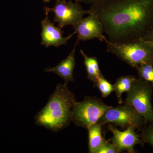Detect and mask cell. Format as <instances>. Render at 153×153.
<instances>
[{
	"mask_svg": "<svg viewBox=\"0 0 153 153\" xmlns=\"http://www.w3.org/2000/svg\"><path fill=\"white\" fill-rule=\"evenodd\" d=\"M108 52L112 53L132 68L146 63L153 65V45L142 38L123 43H113L103 38Z\"/></svg>",
	"mask_w": 153,
	"mask_h": 153,
	"instance_id": "3957f363",
	"label": "cell"
},
{
	"mask_svg": "<svg viewBox=\"0 0 153 153\" xmlns=\"http://www.w3.org/2000/svg\"><path fill=\"white\" fill-rule=\"evenodd\" d=\"M112 106L104 103L100 99L85 97L82 101L75 103L71 112V121L77 126L87 129L97 123L107 111Z\"/></svg>",
	"mask_w": 153,
	"mask_h": 153,
	"instance_id": "5b68a950",
	"label": "cell"
},
{
	"mask_svg": "<svg viewBox=\"0 0 153 153\" xmlns=\"http://www.w3.org/2000/svg\"><path fill=\"white\" fill-rule=\"evenodd\" d=\"M140 77L153 85V65L151 63L142 64L135 68Z\"/></svg>",
	"mask_w": 153,
	"mask_h": 153,
	"instance_id": "2e32d148",
	"label": "cell"
},
{
	"mask_svg": "<svg viewBox=\"0 0 153 153\" xmlns=\"http://www.w3.org/2000/svg\"><path fill=\"white\" fill-rule=\"evenodd\" d=\"M97 123L102 126L112 124L123 128L133 127L136 129L142 128L146 123L142 117L134 108L126 104L110 108Z\"/></svg>",
	"mask_w": 153,
	"mask_h": 153,
	"instance_id": "8992f818",
	"label": "cell"
},
{
	"mask_svg": "<svg viewBox=\"0 0 153 153\" xmlns=\"http://www.w3.org/2000/svg\"><path fill=\"white\" fill-rule=\"evenodd\" d=\"M102 126L94 124L87 129L88 134V151L90 153H96L103 142L104 138L102 134Z\"/></svg>",
	"mask_w": 153,
	"mask_h": 153,
	"instance_id": "7c38bea8",
	"label": "cell"
},
{
	"mask_svg": "<svg viewBox=\"0 0 153 153\" xmlns=\"http://www.w3.org/2000/svg\"><path fill=\"white\" fill-rule=\"evenodd\" d=\"M136 79V77L133 75H126L120 76L117 79L114 84V91L120 104L123 103L122 98L123 94L128 92Z\"/></svg>",
	"mask_w": 153,
	"mask_h": 153,
	"instance_id": "5bb4252c",
	"label": "cell"
},
{
	"mask_svg": "<svg viewBox=\"0 0 153 153\" xmlns=\"http://www.w3.org/2000/svg\"><path fill=\"white\" fill-rule=\"evenodd\" d=\"M76 1L78 2V0H76Z\"/></svg>",
	"mask_w": 153,
	"mask_h": 153,
	"instance_id": "7402d4cb",
	"label": "cell"
},
{
	"mask_svg": "<svg viewBox=\"0 0 153 153\" xmlns=\"http://www.w3.org/2000/svg\"><path fill=\"white\" fill-rule=\"evenodd\" d=\"M80 52L84 58V64L87 73V78L94 84L101 73L100 69L98 60L96 57L88 56L82 49H80Z\"/></svg>",
	"mask_w": 153,
	"mask_h": 153,
	"instance_id": "4fadbf2b",
	"label": "cell"
},
{
	"mask_svg": "<svg viewBox=\"0 0 153 153\" xmlns=\"http://www.w3.org/2000/svg\"><path fill=\"white\" fill-rule=\"evenodd\" d=\"M88 16L82 18L73 26V29L77 33L75 43L76 45L80 41L93 39H97L101 42L104 41L105 36L102 34L103 29L101 22L95 14L89 13L88 11Z\"/></svg>",
	"mask_w": 153,
	"mask_h": 153,
	"instance_id": "ba28073f",
	"label": "cell"
},
{
	"mask_svg": "<svg viewBox=\"0 0 153 153\" xmlns=\"http://www.w3.org/2000/svg\"><path fill=\"white\" fill-rule=\"evenodd\" d=\"M44 10L48 13H54V23H57L61 29L68 25L74 26L83 18L84 14H88V10H83L78 2H67L65 0H56L54 7H46Z\"/></svg>",
	"mask_w": 153,
	"mask_h": 153,
	"instance_id": "52a82bcc",
	"label": "cell"
},
{
	"mask_svg": "<svg viewBox=\"0 0 153 153\" xmlns=\"http://www.w3.org/2000/svg\"><path fill=\"white\" fill-rule=\"evenodd\" d=\"M106 1V0H78V2L84 3L91 5L94 4L96 3L103 1Z\"/></svg>",
	"mask_w": 153,
	"mask_h": 153,
	"instance_id": "ffe728a7",
	"label": "cell"
},
{
	"mask_svg": "<svg viewBox=\"0 0 153 153\" xmlns=\"http://www.w3.org/2000/svg\"><path fill=\"white\" fill-rule=\"evenodd\" d=\"M76 45L75 44L73 50L64 60H62L55 67L46 68L44 71L52 72L57 74L63 79L65 82L64 83L66 84L70 82H74L75 79L73 76V72L76 65L75 54Z\"/></svg>",
	"mask_w": 153,
	"mask_h": 153,
	"instance_id": "8fae6325",
	"label": "cell"
},
{
	"mask_svg": "<svg viewBox=\"0 0 153 153\" xmlns=\"http://www.w3.org/2000/svg\"><path fill=\"white\" fill-rule=\"evenodd\" d=\"M43 1H44V2L47 3L49 2L50 1V0H43Z\"/></svg>",
	"mask_w": 153,
	"mask_h": 153,
	"instance_id": "44dd1931",
	"label": "cell"
},
{
	"mask_svg": "<svg viewBox=\"0 0 153 153\" xmlns=\"http://www.w3.org/2000/svg\"><path fill=\"white\" fill-rule=\"evenodd\" d=\"M88 11L97 17L113 43L141 38L153 28V0H106Z\"/></svg>",
	"mask_w": 153,
	"mask_h": 153,
	"instance_id": "6da1fadb",
	"label": "cell"
},
{
	"mask_svg": "<svg viewBox=\"0 0 153 153\" xmlns=\"http://www.w3.org/2000/svg\"><path fill=\"white\" fill-rule=\"evenodd\" d=\"M141 38L150 42L153 45V28L147 32Z\"/></svg>",
	"mask_w": 153,
	"mask_h": 153,
	"instance_id": "d6986e66",
	"label": "cell"
},
{
	"mask_svg": "<svg viewBox=\"0 0 153 153\" xmlns=\"http://www.w3.org/2000/svg\"><path fill=\"white\" fill-rule=\"evenodd\" d=\"M153 84L139 77L133 83L127 93L125 104L134 108L143 118L145 123L153 124L152 97Z\"/></svg>",
	"mask_w": 153,
	"mask_h": 153,
	"instance_id": "277c9868",
	"label": "cell"
},
{
	"mask_svg": "<svg viewBox=\"0 0 153 153\" xmlns=\"http://www.w3.org/2000/svg\"><path fill=\"white\" fill-rule=\"evenodd\" d=\"M46 17L41 22L42 33L41 36V45H44L48 48L50 46L58 47L61 45H66L67 41L76 34V31L66 38L63 37V31L59 27H56L49 20L48 14L45 12Z\"/></svg>",
	"mask_w": 153,
	"mask_h": 153,
	"instance_id": "30bf717a",
	"label": "cell"
},
{
	"mask_svg": "<svg viewBox=\"0 0 153 153\" xmlns=\"http://www.w3.org/2000/svg\"><path fill=\"white\" fill-rule=\"evenodd\" d=\"M76 102L67 84L59 83L47 105L35 117V123L53 131H60L71 121L72 108Z\"/></svg>",
	"mask_w": 153,
	"mask_h": 153,
	"instance_id": "7a4b0ae2",
	"label": "cell"
},
{
	"mask_svg": "<svg viewBox=\"0 0 153 153\" xmlns=\"http://www.w3.org/2000/svg\"><path fill=\"white\" fill-rule=\"evenodd\" d=\"M141 137L144 142L148 143L153 147V124L151 123L143 130Z\"/></svg>",
	"mask_w": 153,
	"mask_h": 153,
	"instance_id": "ac0fdd59",
	"label": "cell"
},
{
	"mask_svg": "<svg viewBox=\"0 0 153 153\" xmlns=\"http://www.w3.org/2000/svg\"><path fill=\"white\" fill-rule=\"evenodd\" d=\"M120 152L113 144L105 139L96 153H119Z\"/></svg>",
	"mask_w": 153,
	"mask_h": 153,
	"instance_id": "e0dca14e",
	"label": "cell"
},
{
	"mask_svg": "<svg viewBox=\"0 0 153 153\" xmlns=\"http://www.w3.org/2000/svg\"><path fill=\"white\" fill-rule=\"evenodd\" d=\"M94 85L97 87L102 96L104 98L107 97L114 91V85H112L108 81L101 73Z\"/></svg>",
	"mask_w": 153,
	"mask_h": 153,
	"instance_id": "9a60e30c",
	"label": "cell"
},
{
	"mask_svg": "<svg viewBox=\"0 0 153 153\" xmlns=\"http://www.w3.org/2000/svg\"><path fill=\"white\" fill-rule=\"evenodd\" d=\"M108 129L112 132V143L120 153L127 151L129 153H135L134 146L137 144L143 145L144 142L140 139L133 127H129L124 131L119 130L114 126L108 124Z\"/></svg>",
	"mask_w": 153,
	"mask_h": 153,
	"instance_id": "9c48e42d",
	"label": "cell"
}]
</instances>
